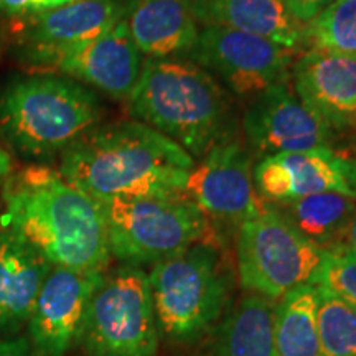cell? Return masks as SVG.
<instances>
[{
	"label": "cell",
	"instance_id": "1",
	"mask_svg": "<svg viewBox=\"0 0 356 356\" xmlns=\"http://www.w3.org/2000/svg\"><path fill=\"white\" fill-rule=\"evenodd\" d=\"M3 225L55 267L104 273L111 257L102 204L51 167L12 172L2 186Z\"/></svg>",
	"mask_w": 356,
	"mask_h": 356
},
{
	"label": "cell",
	"instance_id": "2",
	"mask_svg": "<svg viewBox=\"0 0 356 356\" xmlns=\"http://www.w3.org/2000/svg\"><path fill=\"white\" fill-rule=\"evenodd\" d=\"M195 163L184 147L147 124L115 121L95 126L63 150L58 172L106 203L184 191Z\"/></svg>",
	"mask_w": 356,
	"mask_h": 356
},
{
	"label": "cell",
	"instance_id": "3",
	"mask_svg": "<svg viewBox=\"0 0 356 356\" xmlns=\"http://www.w3.org/2000/svg\"><path fill=\"white\" fill-rule=\"evenodd\" d=\"M129 113L202 159L228 139L229 99L221 84L193 61L149 58L127 97Z\"/></svg>",
	"mask_w": 356,
	"mask_h": 356
},
{
	"label": "cell",
	"instance_id": "4",
	"mask_svg": "<svg viewBox=\"0 0 356 356\" xmlns=\"http://www.w3.org/2000/svg\"><path fill=\"white\" fill-rule=\"evenodd\" d=\"M92 89L56 73H32L0 89V139L25 159L61 154L102 119Z\"/></svg>",
	"mask_w": 356,
	"mask_h": 356
},
{
	"label": "cell",
	"instance_id": "5",
	"mask_svg": "<svg viewBox=\"0 0 356 356\" xmlns=\"http://www.w3.org/2000/svg\"><path fill=\"white\" fill-rule=\"evenodd\" d=\"M149 284L159 332L173 341H191L225 312L231 270L220 243H200L154 264Z\"/></svg>",
	"mask_w": 356,
	"mask_h": 356
},
{
	"label": "cell",
	"instance_id": "6",
	"mask_svg": "<svg viewBox=\"0 0 356 356\" xmlns=\"http://www.w3.org/2000/svg\"><path fill=\"white\" fill-rule=\"evenodd\" d=\"M111 256L131 266L168 259L200 243H220L211 221L184 191L101 203Z\"/></svg>",
	"mask_w": 356,
	"mask_h": 356
},
{
	"label": "cell",
	"instance_id": "7",
	"mask_svg": "<svg viewBox=\"0 0 356 356\" xmlns=\"http://www.w3.org/2000/svg\"><path fill=\"white\" fill-rule=\"evenodd\" d=\"M325 251L270 203L238 226L236 267L244 291L280 300L300 286H317Z\"/></svg>",
	"mask_w": 356,
	"mask_h": 356
},
{
	"label": "cell",
	"instance_id": "8",
	"mask_svg": "<svg viewBox=\"0 0 356 356\" xmlns=\"http://www.w3.org/2000/svg\"><path fill=\"white\" fill-rule=\"evenodd\" d=\"M81 338L92 356H155L159 327L149 274L126 264L104 275L89 302Z\"/></svg>",
	"mask_w": 356,
	"mask_h": 356
},
{
	"label": "cell",
	"instance_id": "9",
	"mask_svg": "<svg viewBox=\"0 0 356 356\" xmlns=\"http://www.w3.org/2000/svg\"><path fill=\"white\" fill-rule=\"evenodd\" d=\"M127 12L122 0H76L12 26L17 60L32 73H53L63 58L99 38Z\"/></svg>",
	"mask_w": 356,
	"mask_h": 356
},
{
	"label": "cell",
	"instance_id": "10",
	"mask_svg": "<svg viewBox=\"0 0 356 356\" xmlns=\"http://www.w3.org/2000/svg\"><path fill=\"white\" fill-rule=\"evenodd\" d=\"M188 55L234 95L254 97L287 81L293 60L289 48L222 26H203Z\"/></svg>",
	"mask_w": 356,
	"mask_h": 356
},
{
	"label": "cell",
	"instance_id": "11",
	"mask_svg": "<svg viewBox=\"0 0 356 356\" xmlns=\"http://www.w3.org/2000/svg\"><path fill=\"white\" fill-rule=\"evenodd\" d=\"M184 193L211 222L239 226L266 207L254 185L252 155L239 142L228 139L195 163Z\"/></svg>",
	"mask_w": 356,
	"mask_h": 356
},
{
	"label": "cell",
	"instance_id": "12",
	"mask_svg": "<svg viewBox=\"0 0 356 356\" xmlns=\"http://www.w3.org/2000/svg\"><path fill=\"white\" fill-rule=\"evenodd\" d=\"M251 152L267 159L280 154L332 149L333 131L299 99L287 81L251 101L243 119Z\"/></svg>",
	"mask_w": 356,
	"mask_h": 356
},
{
	"label": "cell",
	"instance_id": "13",
	"mask_svg": "<svg viewBox=\"0 0 356 356\" xmlns=\"http://www.w3.org/2000/svg\"><path fill=\"white\" fill-rule=\"evenodd\" d=\"M254 185L267 203H287L318 193L356 200V162L333 149L274 155L256 165Z\"/></svg>",
	"mask_w": 356,
	"mask_h": 356
},
{
	"label": "cell",
	"instance_id": "14",
	"mask_svg": "<svg viewBox=\"0 0 356 356\" xmlns=\"http://www.w3.org/2000/svg\"><path fill=\"white\" fill-rule=\"evenodd\" d=\"M102 277L104 273L51 267L29 318L40 356H63L81 338L89 302Z\"/></svg>",
	"mask_w": 356,
	"mask_h": 356
},
{
	"label": "cell",
	"instance_id": "15",
	"mask_svg": "<svg viewBox=\"0 0 356 356\" xmlns=\"http://www.w3.org/2000/svg\"><path fill=\"white\" fill-rule=\"evenodd\" d=\"M142 53L129 32L126 17L99 38L58 63L53 73L95 88L114 99H126L139 81Z\"/></svg>",
	"mask_w": 356,
	"mask_h": 356
},
{
	"label": "cell",
	"instance_id": "16",
	"mask_svg": "<svg viewBox=\"0 0 356 356\" xmlns=\"http://www.w3.org/2000/svg\"><path fill=\"white\" fill-rule=\"evenodd\" d=\"M293 91L335 131L356 124V56L310 50L293 65Z\"/></svg>",
	"mask_w": 356,
	"mask_h": 356
},
{
	"label": "cell",
	"instance_id": "17",
	"mask_svg": "<svg viewBox=\"0 0 356 356\" xmlns=\"http://www.w3.org/2000/svg\"><path fill=\"white\" fill-rule=\"evenodd\" d=\"M126 22L136 47L149 58L188 55L200 35L190 0H129Z\"/></svg>",
	"mask_w": 356,
	"mask_h": 356
},
{
	"label": "cell",
	"instance_id": "18",
	"mask_svg": "<svg viewBox=\"0 0 356 356\" xmlns=\"http://www.w3.org/2000/svg\"><path fill=\"white\" fill-rule=\"evenodd\" d=\"M51 264L6 225H0V330L29 322Z\"/></svg>",
	"mask_w": 356,
	"mask_h": 356
},
{
	"label": "cell",
	"instance_id": "19",
	"mask_svg": "<svg viewBox=\"0 0 356 356\" xmlns=\"http://www.w3.org/2000/svg\"><path fill=\"white\" fill-rule=\"evenodd\" d=\"M195 19L203 26H222L256 35L293 51L304 42L300 25L282 0H190Z\"/></svg>",
	"mask_w": 356,
	"mask_h": 356
},
{
	"label": "cell",
	"instance_id": "20",
	"mask_svg": "<svg viewBox=\"0 0 356 356\" xmlns=\"http://www.w3.org/2000/svg\"><path fill=\"white\" fill-rule=\"evenodd\" d=\"M277 302L248 293L220 325L215 356H279L274 340Z\"/></svg>",
	"mask_w": 356,
	"mask_h": 356
},
{
	"label": "cell",
	"instance_id": "21",
	"mask_svg": "<svg viewBox=\"0 0 356 356\" xmlns=\"http://www.w3.org/2000/svg\"><path fill=\"white\" fill-rule=\"evenodd\" d=\"M270 204L323 251L345 246L351 218L356 211V200L340 193H318Z\"/></svg>",
	"mask_w": 356,
	"mask_h": 356
},
{
	"label": "cell",
	"instance_id": "22",
	"mask_svg": "<svg viewBox=\"0 0 356 356\" xmlns=\"http://www.w3.org/2000/svg\"><path fill=\"white\" fill-rule=\"evenodd\" d=\"M317 286H300L275 304L274 340L279 356H322Z\"/></svg>",
	"mask_w": 356,
	"mask_h": 356
},
{
	"label": "cell",
	"instance_id": "23",
	"mask_svg": "<svg viewBox=\"0 0 356 356\" xmlns=\"http://www.w3.org/2000/svg\"><path fill=\"white\" fill-rule=\"evenodd\" d=\"M312 50L356 56V0H333L304 26Z\"/></svg>",
	"mask_w": 356,
	"mask_h": 356
},
{
	"label": "cell",
	"instance_id": "24",
	"mask_svg": "<svg viewBox=\"0 0 356 356\" xmlns=\"http://www.w3.org/2000/svg\"><path fill=\"white\" fill-rule=\"evenodd\" d=\"M317 293L322 356H356V307L322 286Z\"/></svg>",
	"mask_w": 356,
	"mask_h": 356
},
{
	"label": "cell",
	"instance_id": "25",
	"mask_svg": "<svg viewBox=\"0 0 356 356\" xmlns=\"http://www.w3.org/2000/svg\"><path fill=\"white\" fill-rule=\"evenodd\" d=\"M317 286L332 291L356 307V256L346 248L325 251Z\"/></svg>",
	"mask_w": 356,
	"mask_h": 356
},
{
	"label": "cell",
	"instance_id": "26",
	"mask_svg": "<svg viewBox=\"0 0 356 356\" xmlns=\"http://www.w3.org/2000/svg\"><path fill=\"white\" fill-rule=\"evenodd\" d=\"M71 2L76 0H0V20L17 26L40 13Z\"/></svg>",
	"mask_w": 356,
	"mask_h": 356
},
{
	"label": "cell",
	"instance_id": "27",
	"mask_svg": "<svg viewBox=\"0 0 356 356\" xmlns=\"http://www.w3.org/2000/svg\"><path fill=\"white\" fill-rule=\"evenodd\" d=\"M333 0H282L284 6L291 12V15L300 25H307L318 15L323 8H327Z\"/></svg>",
	"mask_w": 356,
	"mask_h": 356
},
{
	"label": "cell",
	"instance_id": "28",
	"mask_svg": "<svg viewBox=\"0 0 356 356\" xmlns=\"http://www.w3.org/2000/svg\"><path fill=\"white\" fill-rule=\"evenodd\" d=\"M0 356H30L29 345L24 340H3V338H0Z\"/></svg>",
	"mask_w": 356,
	"mask_h": 356
},
{
	"label": "cell",
	"instance_id": "29",
	"mask_svg": "<svg viewBox=\"0 0 356 356\" xmlns=\"http://www.w3.org/2000/svg\"><path fill=\"white\" fill-rule=\"evenodd\" d=\"M12 172H13V163H12L10 154L7 152L6 147L0 145V190H2L3 184H6L7 178L10 177Z\"/></svg>",
	"mask_w": 356,
	"mask_h": 356
},
{
	"label": "cell",
	"instance_id": "30",
	"mask_svg": "<svg viewBox=\"0 0 356 356\" xmlns=\"http://www.w3.org/2000/svg\"><path fill=\"white\" fill-rule=\"evenodd\" d=\"M343 248H346L348 251H351L356 256V211H355L353 218H351L350 228H348V233H346Z\"/></svg>",
	"mask_w": 356,
	"mask_h": 356
},
{
	"label": "cell",
	"instance_id": "31",
	"mask_svg": "<svg viewBox=\"0 0 356 356\" xmlns=\"http://www.w3.org/2000/svg\"><path fill=\"white\" fill-rule=\"evenodd\" d=\"M2 44H3V35H2V30H0V51H2Z\"/></svg>",
	"mask_w": 356,
	"mask_h": 356
},
{
	"label": "cell",
	"instance_id": "32",
	"mask_svg": "<svg viewBox=\"0 0 356 356\" xmlns=\"http://www.w3.org/2000/svg\"><path fill=\"white\" fill-rule=\"evenodd\" d=\"M355 162H356V159H355Z\"/></svg>",
	"mask_w": 356,
	"mask_h": 356
}]
</instances>
